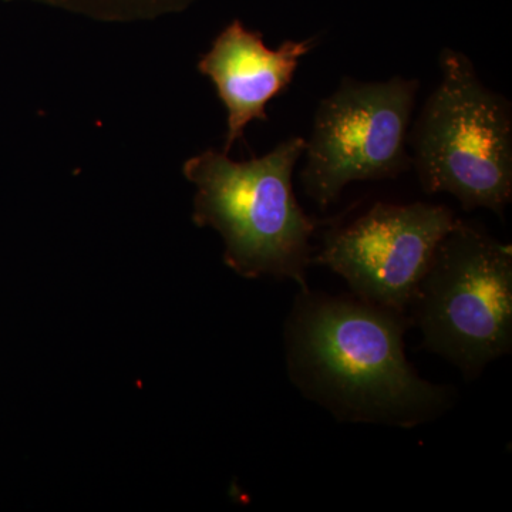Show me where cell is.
I'll return each instance as SVG.
<instances>
[{"label":"cell","instance_id":"6da1fadb","mask_svg":"<svg viewBox=\"0 0 512 512\" xmlns=\"http://www.w3.org/2000/svg\"><path fill=\"white\" fill-rule=\"evenodd\" d=\"M410 323L356 296L301 289L285 328L289 379L338 420L400 429L430 423L453 404V393L407 362Z\"/></svg>","mask_w":512,"mask_h":512},{"label":"cell","instance_id":"7a4b0ae2","mask_svg":"<svg viewBox=\"0 0 512 512\" xmlns=\"http://www.w3.org/2000/svg\"><path fill=\"white\" fill-rule=\"evenodd\" d=\"M305 144L292 136L248 161L208 148L183 165L197 188L192 220L221 235L225 264L244 278L268 275L308 288L318 222L302 210L292 183Z\"/></svg>","mask_w":512,"mask_h":512},{"label":"cell","instance_id":"3957f363","mask_svg":"<svg viewBox=\"0 0 512 512\" xmlns=\"http://www.w3.org/2000/svg\"><path fill=\"white\" fill-rule=\"evenodd\" d=\"M439 67L440 82L407 137L421 190L503 220L512 200L511 101L488 89L460 50L444 47Z\"/></svg>","mask_w":512,"mask_h":512},{"label":"cell","instance_id":"277c9868","mask_svg":"<svg viewBox=\"0 0 512 512\" xmlns=\"http://www.w3.org/2000/svg\"><path fill=\"white\" fill-rule=\"evenodd\" d=\"M409 312L424 348L476 379L512 350V247L458 220L441 239Z\"/></svg>","mask_w":512,"mask_h":512},{"label":"cell","instance_id":"5b68a950","mask_svg":"<svg viewBox=\"0 0 512 512\" xmlns=\"http://www.w3.org/2000/svg\"><path fill=\"white\" fill-rule=\"evenodd\" d=\"M419 89V80L402 76L384 82L345 76L320 100L301 173L306 197L320 210L356 181L389 180L412 167L407 137Z\"/></svg>","mask_w":512,"mask_h":512},{"label":"cell","instance_id":"8992f818","mask_svg":"<svg viewBox=\"0 0 512 512\" xmlns=\"http://www.w3.org/2000/svg\"><path fill=\"white\" fill-rule=\"evenodd\" d=\"M456 221L446 205L376 202L349 224L328 229L312 264L345 279L356 298L407 315L434 252Z\"/></svg>","mask_w":512,"mask_h":512},{"label":"cell","instance_id":"52a82bcc","mask_svg":"<svg viewBox=\"0 0 512 512\" xmlns=\"http://www.w3.org/2000/svg\"><path fill=\"white\" fill-rule=\"evenodd\" d=\"M318 37L285 40L271 49L259 32L234 20L222 30L211 49L200 57L198 72L208 77L227 109V136L222 151L229 154L252 121H268L266 107L291 87L303 57L318 46Z\"/></svg>","mask_w":512,"mask_h":512},{"label":"cell","instance_id":"ba28073f","mask_svg":"<svg viewBox=\"0 0 512 512\" xmlns=\"http://www.w3.org/2000/svg\"><path fill=\"white\" fill-rule=\"evenodd\" d=\"M59 8L86 13L104 20L153 18L161 13L177 12L195 0H40Z\"/></svg>","mask_w":512,"mask_h":512}]
</instances>
